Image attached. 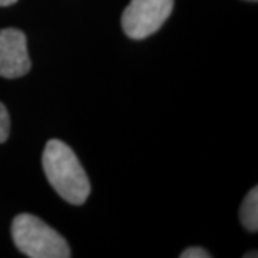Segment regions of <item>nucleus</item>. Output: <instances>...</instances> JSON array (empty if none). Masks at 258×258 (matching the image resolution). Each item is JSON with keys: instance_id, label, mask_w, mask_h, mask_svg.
Listing matches in <instances>:
<instances>
[{"instance_id": "nucleus-1", "label": "nucleus", "mask_w": 258, "mask_h": 258, "mask_svg": "<svg viewBox=\"0 0 258 258\" xmlns=\"http://www.w3.org/2000/svg\"><path fill=\"white\" fill-rule=\"evenodd\" d=\"M42 166L57 195L72 205H82L91 194V182L74 149L60 139L47 141Z\"/></svg>"}, {"instance_id": "nucleus-2", "label": "nucleus", "mask_w": 258, "mask_h": 258, "mask_svg": "<svg viewBox=\"0 0 258 258\" xmlns=\"http://www.w3.org/2000/svg\"><path fill=\"white\" fill-rule=\"evenodd\" d=\"M16 248L30 258H69L71 248L63 237L32 214H19L12 222Z\"/></svg>"}, {"instance_id": "nucleus-3", "label": "nucleus", "mask_w": 258, "mask_h": 258, "mask_svg": "<svg viewBox=\"0 0 258 258\" xmlns=\"http://www.w3.org/2000/svg\"><path fill=\"white\" fill-rule=\"evenodd\" d=\"M174 9V0H131L122 13V29L134 40H142L154 35Z\"/></svg>"}, {"instance_id": "nucleus-4", "label": "nucleus", "mask_w": 258, "mask_h": 258, "mask_svg": "<svg viewBox=\"0 0 258 258\" xmlns=\"http://www.w3.org/2000/svg\"><path fill=\"white\" fill-rule=\"evenodd\" d=\"M32 62L28 53L26 35L15 28L0 30V76L18 79L29 74Z\"/></svg>"}, {"instance_id": "nucleus-5", "label": "nucleus", "mask_w": 258, "mask_h": 258, "mask_svg": "<svg viewBox=\"0 0 258 258\" xmlns=\"http://www.w3.org/2000/svg\"><path fill=\"white\" fill-rule=\"evenodd\" d=\"M240 221L241 224L251 232H257L258 230V188L254 186L244 201L240 208Z\"/></svg>"}, {"instance_id": "nucleus-6", "label": "nucleus", "mask_w": 258, "mask_h": 258, "mask_svg": "<svg viewBox=\"0 0 258 258\" xmlns=\"http://www.w3.org/2000/svg\"><path fill=\"white\" fill-rule=\"evenodd\" d=\"M10 134V116L6 106L0 102V144L9 138Z\"/></svg>"}, {"instance_id": "nucleus-7", "label": "nucleus", "mask_w": 258, "mask_h": 258, "mask_svg": "<svg viewBox=\"0 0 258 258\" xmlns=\"http://www.w3.org/2000/svg\"><path fill=\"white\" fill-rule=\"evenodd\" d=\"M181 258H210L211 254L207 249L201 248V247H191V248L184 249L181 252Z\"/></svg>"}, {"instance_id": "nucleus-8", "label": "nucleus", "mask_w": 258, "mask_h": 258, "mask_svg": "<svg viewBox=\"0 0 258 258\" xmlns=\"http://www.w3.org/2000/svg\"><path fill=\"white\" fill-rule=\"evenodd\" d=\"M18 0H0V8H6V6H12L15 5Z\"/></svg>"}, {"instance_id": "nucleus-9", "label": "nucleus", "mask_w": 258, "mask_h": 258, "mask_svg": "<svg viewBox=\"0 0 258 258\" xmlns=\"http://www.w3.org/2000/svg\"><path fill=\"white\" fill-rule=\"evenodd\" d=\"M244 257H257V254H255V251H254V254H247V255H244Z\"/></svg>"}, {"instance_id": "nucleus-10", "label": "nucleus", "mask_w": 258, "mask_h": 258, "mask_svg": "<svg viewBox=\"0 0 258 258\" xmlns=\"http://www.w3.org/2000/svg\"><path fill=\"white\" fill-rule=\"evenodd\" d=\"M248 2H257V0H248Z\"/></svg>"}]
</instances>
